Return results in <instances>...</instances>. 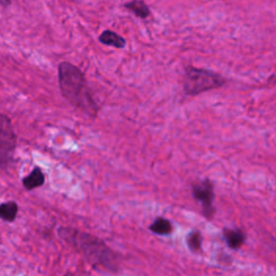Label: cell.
Returning a JSON list of instances; mask_svg holds the SVG:
<instances>
[{"label":"cell","mask_w":276,"mask_h":276,"mask_svg":"<svg viewBox=\"0 0 276 276\" xmlns=\"http://www.w3.org/2000/svg\"><path fill=\"white\" fill-rule=\"evenodd\" d=\"M60 236L67 243L78 249L90 264L100 267L104 271L115 273L120 267V257L104 241L92 235L88 232H82L72 228H61L58 230Z\"/></svg>","instance_id":"1"},{"label":"cell","mask_w":276,"mask_h":276,"mask_svg":"<svg viewBox=\"0 0 276 276\" xmlns=\"http://www.w3.org/2000/svg\"><path fill=\"white\" fill-rule=\"evenodd\" d=\"M58 86L62 95L73 106L96 118L99 106L88 86L85 73L69 62H62L58 65Z\"/></svg>","instance_id":"2"},{"label":"cell","mask_w":276,"mask_h":276,"mask_svg":"<svg viewBox=\"0 0 276 276\" xmlns=\"http://www.w3.org/2000/svg\"><path fill=\"white\" fill-rule=\"evenodd\" d=\"M227 80L218 72L205 68L187 66L183 79V91L187 95L195 96L204 92L222 88Z\"/></svg>","instance_id":"3"},{"label":"cell","mask_w":276,"mask_h":276,"mask_svg":"<svg viewBox=\"0 0 276 276\" xmlns=\"http://www.w3.org/2000/svg\"><path fill=\"white\" fill-rule=\"evenodd\" d=\"M16 148V134L9 116L2 114L0 121V164L5 171L13 160Z\"/></svg>","instance_id":"4"},{"label":"cell","mask_w":276,"mask_h":276,"mask_svg":"<svg viewBox=\"0 0 276 276\" xmlns=\"http://www.w3.org/2000/svg\"><path fill=\"white\" fill-rule=\"evenodd\" d=\"M192 195L202 205V212L206 219L211 220L216 213L214 207L215 191L214 183L210 179H204L192 185Z\"/></svg>","instance_id":"5"},{"label":"cell","mask_w":276,"mask_h":276,"mask_svg":"<svg viewBox=\"0 0 276 276\" xmlns=\"http://www.w3.org/2000/svg\"><path fill=\"white\" fill-rule=\"evenodd\" d=\"M223 238L227 242V245L234 250L240 249L246 241L245 233L240 229H225L223 231Z\"/></svg>","instance_id":"6"},{"label":"cell","mask_w":276,"mask_h":276,"mask_svg":"<svg viewBox=\"0 0 276 276\" xmlns=\"http://www.w3.org/2000/svg\"><path fill=\"white\" fill-rule=\"evenodd\" d=\"M98 41L102 45L113 47L116 49H123L127 46V41H125V39L122 36H120L119 33H116L115 31L110 29H106L100 33L98 37Z\"/></svg>","instance_id":"7"},{"label":"cell","mask_w":276,"mask_h":276,"mask_svg":"<svg viewBox=\"0 0 276 276\" xmlns=\"http://www.w3.org/2000/svg\"><path fill=\"white\" fill-rule=\"evenodd\" d=\"M46 181V177L44 172L41 171L40 167H35L31 171L29 175H27L26 177L23 178V186L26 190H33L37 189L41 186H44V183Z\"/></svg>","instance_id":"8"},{"label":"cell","mask_w":276,"mask_h":276,"mask_svg":"<svg viewBox=\"0 0 276 276\" xmlns=\"http://www.w3.org/2000/svg\"><path fill=\"white\" fill-rule=\"evenodd\" d=\"M123 7L125 8V9L133 12L137 16V18L143 19V20L149 18L150 14H151V11H150L149 7L146 5L144 0H132V2L125 3Z\"/></svg>","instance_id":"9"},{"label":"cell","mask_w":276,"mask_h":276,"mask_svg":"<svg viewBox=\"0 0 276 276\" xmlns=\"http://www.w3.org/2000/svg\"><path fill=\"white\" fill-rule=\"evenodd\" d=\"M150 231L157 234V235H170L173 232V225L169 219L160 217V218H156L150 225Z\"/></svg>","instance_id":"10"},{"label":"cell","mask_w":276,"mask_h":276,"mask_svg":"<svg viewBox=\"0 0 276 276\" xmlns=\"http://www.w3.org/2000/svg\"><path fill=\"white\" fill-rule=\"evenodd\" d=\"M19 213V205L16 204L14 201H10V202H7L2 204L0 206V217L4 221L7 222H12L15 220L16 216Z\"/></svg>","instance_id":"11"},{"label":"cell","mask_w":276,"mask_h":276,"mask_svg":"<svg viewBox=\"0 0 276 276\" xmlns=\"http://www.w3.org/2000/svg\"><path fill=\"white\" fill-rule=\"evenodd\" d=\"M202 243H203V236L202 233L198 230L191 231L188 235H187V245L190 250L192 252H200L201 248H202Z\"/></svg>","instance_id":"12"},{"label":"cell","mask_w":276,"mask_h":276,"mask_svg":"<svg viewBox=\"0 0 276 276\" xmlns=\"http://www.w3.org/2000/svg\"><path fill=\"white\" fill-rule=\"evenodd\" d=\"M11 2H12V0H0V3H2V7L3 8H6L8 6H10Z\"/></svg>","instance_id":"13"},{"label":"cell","mask_w":276,"mask_h":276,"mask_svg":"<svg viewBox=\"0 0 276 276\" xmlns=\"http://www.w3.org/2000/svg\"><path fill=\"white\" fill-rule=\"evenodd\" d=\"M64 276H73L71 273H67V274H65Z\"/></svg>","instance_id":"14"}]
</instances>
